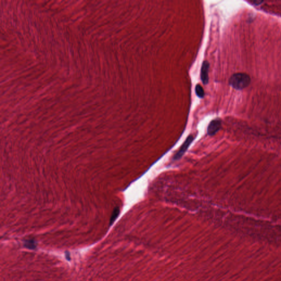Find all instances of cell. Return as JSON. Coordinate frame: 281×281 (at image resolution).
I'll return each mask as SVG.
<instances>
[{
	"mask_svg": "<svg viewBox=\"0 0 281 281\" xmlns=\"http://www.w3.org/2000/svg\"><path fill=\"white\" fill-rule=\"evenodd\" d=\"M251 82L249 75L243 73L234 74L229 79L230 86L237 90H241L248 86Z\"/></svg>",
	"mask_w": 281,
	"mask_h": 281,
	"instance_id": "1",
	"label": "cell"
},
{
	"mask_svg": "<svg viewBox=\"0 0 281 281\" xmlns=\"http://www.w3.org/2000/svg\"><path fill=\"white\" fill-rule=\"evenodd\" d=\"M194 138H195L194 136L192 134H190L189 136H188V137L186 139V141L184 142L183 144L182 145L181 148L179 149V150L176 153V154L173 156V160H178L181 158L183 155L185 154V153L186 152L187 149H188V148L190 146V144L194 140Z\"/></svg>",
	"mask_w": 281,
	"mask_h": 281,
	"instance_id": "2",
	"label": "cell"
},
{
	"mask_svg": "<svg viewBox=\"0 0 281 281\" xmlns=\"http://www.w3.org/2000/svg\"><path fill=\"white\" fill-rule=\"evenodd\" d=\"M221 127V121L220 119H215L211 121L208 126V134L213 136L217 133Z\"/></svg>",
	"mask_w": 281,
	"mask_h": 281,
	"instance_id": "3",
	"label": "cell"
},
{
	"mask_svg": "<svg viewBox=\"0 0 281 281\" xmlns=\"http://www.w3.org/2000/svg\"><path fill=\"white\" fill-rule=\"evenodd\" d=\"M209 69V63L207 61L204 62L202 67L201 68V73H200V77H201V80L204 84L207 85L209 81V77H208V71Z\"/></svg>",
	"mask_w": 281,
	"mask_h": 281,
	"instance_id": "4",
	"label": "cell"
},
{
	"mask_svg": "<svg viewBox=\"0 0 281 281\" xmlns=\"http://www.w3.org/2000/svg\"><path fill=\"white\" fill-rule=\"evenodd\" d=\"M119 213H120L119 208H117V207L114 208V209L113 210L112 216H111L110 220V225H112L114 223V222L117 219V217H118L119 215Z\"/></svg>",
	"mask_w": 281,
	"mask_h": 281,
	"instance_id": "5",
	"label": "cell"
},
{
	"mask_svg": "<svg viewBox=\"0 0 281 281\" xmlns=\"http://www.w3.org/2000/svg\"><path fill=\"white\" fill-rule=\"evenodd\" d=\"M195 93L197 96L199 98H203L204 96V92L202 87L198 84L195 86Z\"/></svg>",
	"mask_w": 281,
	"mask_h": 281,
	"instance_id": "6",
	"label": "cell"
},
{
	"mask_svg": "<svg viewBox=\"0 0 281 281\" xmlns=\"http://www.w3.org/2000/svg\"><path fill=\"white\" fill-rule=\"evenodd\" d=\"M25 246L28 248H30V249H33V248H35V244L34 242L32 241H27L25 242Z\"/></svg>",
	"mask_w": 281,
	"mask_h": 281,
	"instance_id": "7",
	"label": "cell"
}]
</instances>
